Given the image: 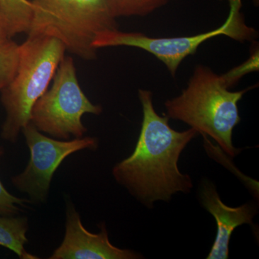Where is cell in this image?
Here are the masks:
<instances>
[{
    "label": "cell",
    "mask_w": 259,
    "mask_h": 259,
    "mask_svg": "<svg viewBox=\"0 0 259 259\" xmlns=\"http://www.w3.org/2000/svg\"><path fill=\"white\" fill-rule=\"evenodd\" d=\"M139 97L144 117L137 144L129 157L113 167L112 175L135 198L152 207L156 201L168 202L179 192L190 193L192 179L180 171L178 161L198 133L171 128L169 118L155 110L151 91L139 90Z\"/></svg>",
    "instance_id": "obj_1"
},
{
    "label": "cell",
    "mask_w": 259,
    "mask_h": 259,
    "mask_svg": "<svg viewBox=\"0 0 259 259\" xmlns=\"http://www.w3.org/2000/svg\"><path fill=\"white\" fill-rule=\"evenodd\" d=\"M253 88L231 92L223 79L208 66L197 65L187 88L165 102L166 116L208 136L231 157L241 150L233 144V132L241 122L238 104Z\"/></svg>",
    "instance_id": "obj_2"
},
{
    "label": "cell",
    "mask_w": 259,
    "mask_h": 259,
    "mask_svg": "<svg viewBox=\"0 0 259 259\" xmlns=\"http://www.w3.org/2000/svg\"><path fill=\"white\" fill-rule=\"evenodd\" d=\"M66 51L59 40L44 35L28 36L20 44L16 72L0 92L6 112L1 132L5 141L16 142L30 123L32 107L48 90Z\"/></svg>",
    "instance_id": "obj_3"
},
{
    "label": "cell",
    "mask_w": 259,
    "mask_h": 259,
    "mask_svg": "<svg viewBox=\"0 0 259 259\" xmlns=\"http://www.w3.org/2000/svg\"><path fill=\"white\" fill-rule=\"evenodd\" d=\"M33 10L28 36L57 39L66 51L95 60L93 41L99 32L118 29L107 0H30Z\"/></svg>",
    "instance_id": "obj_4"
},
{
    "label": "cell",
    "mask_w": 259,
    "mask_h": 259,
    "mask_svg": "<svg viewBox=\"0 0 259 259\" xmlns=\"http://www.w3.org/2000/svg\"><path fill=\"white\" fill-rule=\"evenodd\" d=\"M52 81L51 88L32 107L30 123L54 139L82 138L88 131L81 120L83 115H100L102 107L94 105L83 93L71 56L61 60Z\"/></svg>",
    "instance_id": "obj_5"
},
{
    "label": "cell",
    "mask_w": 259,
    "mask_h": 259,
    "mask_svg": "<svg viewBox=\"0 0 259 259\" xmlns=\"http://www.w3.org/2000/svg\"><path fill=\"white\" fill-rule=\"evenodd\" d=\"M229 15L219 28L190 36L156 37L142 32H122L118 29L99 32L95 37L93 47L102 48L128 47L147 51L166 65L173 77L179 66L187 56L193 55L206 40L219 35H226L239 42L251 40L256 35L254 29L245 23L241 13V0H228Z\"/></svg>",
    "instance_id": "obj_6"
},
{
    "label": "cell",
    "mask_w": 259,
    "mask_h": 259,
    "mask_svg": "<svg viewBox=\"0 0 259 259\" xmlns=\"http://www.w3.org/2000/svg\"><path fill=\"white\" fill-rule=\"evenodd\" d=\"M30 150L26 168L12 177V183L20 192L28 194L32 203H44L49 197L51 180L57 168L69 155L90 149L95 151L99 141L95 137L61 141L48 137L31 123L22 131Z\"/></svg>",
    "instance_id": "obj_7"
},
{
    "label": "cell",
    "mask_w": 259,
    "mask_h": 259,
    "mask_svg": "<svg viewBox=\"0 0 259 259\" xmlns=\"http://www.w3.org/2000/svg\"><path fill=\"white\" fill-rule=\"evenodd\" d=\"M66 231L60 246L49 259H136L142 258L137 252L121 249L110 243L106 226L102 223L98 233L87 231L74 204L67 202Z\"/></svg>",
    "instance_id": "obj_8"
},
{
    "label": "cell",
    "mask_w": 259,
    "mask_h": 259,
    "mask_svg": "<svg viewBox=\"0 0 259 259\" xmlns=\"http://www.w3.org/2000/svg\"><path fill=\"white\" fill-rule=\"evenodd\" d=\"M201 199L204 208L215 219L218 228L217 236L207 258H228L232 233L238 226L253 224L256 207L250 203L237 207L226 205L220 198L215 187L209 182L202 186Z\"/></svg>",
    "instance_id": "obj_9"
},
{
    "label": "cell",
    "mask_w": 259,
    "mask_h": 259,
    "mask_svg": "<svg viewBox=\"0 0 259 259\" xmlns=\"http://www.w3.org/2000/svg\"><path fill=\"white\" fill-rule=\"evenodd\" d=\"M28 218L25 216L0 215V245L14 252L19 258H38L25 248L28 241Z\"/></svg>",
    "instance_id": "obj_10"
},
{
    "label": "cell",
    "mask_w": 259,
    "mask_h": 259,
    "mask_svg": "<svg viewBox=\"0 0 259 259\" xmlns=\"http://www.w3.org/2000/svg\"><path fill=\"white\" fill-rule=\"evenodd\" d=\"M0 8L12 37L17 34L28 32L33 10L30 0H0Z\"/></svg>",
    "instance_id": "obj_11"
},
{
    "label": "cell",
    "mask_w": 259,
    "mask_h": 259,
    "mask_svg": "<svg viewBox=\"0 0 259 259\" xmlns=\"http://www.w3.org/2000/svg\"><path fill=\"white\" fill-rule=\"evenodd\" d=\"M170 0H107L116 18L144 17L163 8Z\"/></svg>",
    "instance_id": "obj_12"
},
{
    "label": "cell",
    "mask_w": 259,
    "mask_h": 259,
    "mask_svg": "<svg viewBox=\"0 0 259 259\" xmlns=\"http://www.w3.org/2000/svg\"><path fill=\"white\" fill-rule=\"evenodd\" d=\"M20 44L13 40L0 45V92L11 81L16 72Z\"/></svg>",
    "instance_id": "obj_13"
},
{
    "label": "cell",
    "mask_w": 259,
    "mask_h": 259,
    "mask_svg": "<svg viewBox=\"0 0 259 259\" xmlns=\"http://www.w3.org/2000/svg\"><path fill=\"white\" fill-rule=\"evenodd\" d=\"M4 153V148L0 146V158ZM32 203L30 199L19 198L10 194L0 181V215H18L30 208L29 204Z\"/></svg>",
    "instance_id": "obj_14"
},
{
    "label": "cell",
    "mask_w": 259,
    "mask_h": 259,
    "mask_svg": "<svg viewBox=\"0 0 259 259\" xmlns=\"http://www.w3.org/2000/svg\"><path fill=\"white\" fill-rule=\"evenodd\" d=\"M258 69V51L257 50L252 54L251 58H250L244 64L237 66L235 69L231 70V71L222 75V76L228 88H231L235 83L239 81V79L243 75L250 72V71H255V70Z\"/></svg>",
    "instance_id": "obj_15"
},
{
    "label": "cell",
    "mask_w": 259,
    "mask_h": 259,
    "mask_svg": "<svg viewBox=\"0 0 259 259\" xmlns=\"http://www.w3.org/2000/svg\"><path fill=\"white\" fill-rule=\"evenodd\" d=\"M9 26L1 8H0V45L11 40Z\"/></svg>",
    "instance_id": "obj_16"
}]
</instances>
